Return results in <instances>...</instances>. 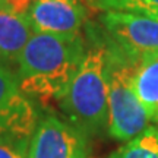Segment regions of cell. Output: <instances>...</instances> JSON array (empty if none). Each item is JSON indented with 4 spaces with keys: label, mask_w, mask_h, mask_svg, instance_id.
Listing matches in <instances>:
<instances>
[{
    "label": "cell",
    "mask_w": 158,
    "mask_h": 158,
    "mask_svg": "<svg viewBox=\"0 0 158 158\" xmlns=\"http://www.w3.org/2000/svg\"><path fill=\"white\" fill-rule=\"evenodd\" d=\"M3 3H5V0H0V6L3 5Z\"/></svg>",
    "instance_id": "4fadbf2b"
},
{
    "label": "cell",
    "mask_w": 158,
    "mask_h": 158,
    "mask_svg": "<svg viewBox=\"0 0 158 158\" xmlns=\"http://www.w3.org/2000/svg\"><path fill=\"white\" fill-rule=\"evenodd\" d=\"M78 35L34 32L18 57L21 91L43 100H62L85 56Z\"/></svg>",
    "instance_id": "6da1fadb"
},
{
    "label": "cell",
    "mask_w": 158,
    "mask_h": 158,
    "mask_svg": "<svg viewBox=\"0 0 158 158\" xmlns=\"http://www.w3.org/2000/svg\"><path fill=\"white\" fill-rule=\"evenodd\" d=\"M32 34L34 28L27 12L18 10L5 0L0 6V64L18 62Z\"/></svg>",
    "instance_id": "ba28073f"
},
{
    "label": "cell",
    "mask_w": 158,
    "mask_h": 158,
    "mask_svg": "<svg viewBox=\"0 0 158 158\" xmlns=\"http://www.w3.org/2000/svg\"><path fill=\"white\" fill-rule=\"evenodd\" d=\"M60 107L84 133H98L108 126L106 45L95 44L85 51L68 92L60 100Z\"/></svg>",
    "instance_id": "7a4b0ae2"
},
{
    "label": "cell",
    "mask_w": 158,
    "mask_h": 158,
    "mask_svg": "<svg viewBox=\"0 0 158 158\" xmlns=\"http://www.w3.org/2000/svg\"><path fill=\"white\" fill-rule=\"evenodd\" d=\"M28 158H88L86 133L56 116H45L31 135Z\"/></svg>",
    "instance_id": "277c9868"
},
{
    "label": "cell",
    "mask_w": 158,
    "mask_h": 158,
    "mask_svg": "<svg viewBox=\"0 0 158 158\" xmlns=\"http://www.w3.org/2000/svg\"><path fill=\"white\" fill-rule=\"evenodd\" d=\"M35 126V110L21 91L18 73L0 64V135L29 136Z\"/></svg>",
    "instance_id": "8992f818"
},
{
    "label": "cell",
    "mask_w": 158,
    "mask_h": 158,
    "mask_svg": "<svg viewBox=\"0 0 158 158\" xmlns=\"http://www.w3.org/2000/svg\"><path fill=\"white\" fill-rule=\"evenodd\" d=\"M133 88L149 120L158 123V53L139 57Z\"/></svg>",
    "instance_id": "9c48e42d"
},
{
    "label": "cell",
    "mask_w": 158,
    "mask_h": 158,
    "mask_svg": "<svg viewBox=\"0 0 158 158\" xmlns=\"http://www.w3.org/2000/svg\"><path fill=\"white\" fill-rule=\"evenodd\" d=\"M139 57H133L116 44L107 47L108 133L117 141H130L148 127L145 108L138 100L133 78Z\"/></svg>",
    "instance_id": "3957f363"
},
{
    "label": "cell",
    "mask_w": 158,
    "mask_h": 158,
    "mask_svg": "<svg viewBox=\"0 0 158 158\" xmlns=\"http://www.w3.org/2000/svg\"><path fill=\"white\" fill-rule=\"evenodd\" d=\"M110 10L130 12L158 19V0H98Z\"/></svg>",
    "instance_id": "8fae6325"
},
{
    "label": "cell",
    "mask_w": 158,
    "mask_h": 158,
    "mask_svg": "<svg viewBox=\"0 0 158 158\" xmlns=\"http://www.w3.org/2000/svg\"><path fill=\"white\" fill-rule=\"evenodd\" d=\"M27 15L34 32L78 35L86 10L79 0H32Z\"/></svg>",
    "instance_id": "52a82bcc"
},
{
    "label": "cell",
    "mask_w": 158,
    "mask_h": 158,
    "mask_svg": "<svg viewBox=\"0 0 158 158\" xmlns=\"http://www.w3.org/2000/svg\"><path fill=\"white\" fill-rule=\"evenodd\" d=\"M102 23L113 44L133 57L158 53V19L145 15L108 9Z\"/></svg>",
    "instance_id": "5b68a950"
},
{
    "label": "cell",
    "mask_w": 158,
    "mask_h": 158,
    "mask_svg": "<svg viewBox=\"0 0 158 158\" xmlns=\"http://www.w3.org/2000/svg\"><path fill=\"white\" fill-rule=\"evenodd\" d=\"M29 136L0 135V158H28Z\"/></svg>",
    "instance_id": "7c38bea8"
},
{
    "label": "cell",
    "mask_w": 158,
    "mask_h": 158,
    "mask_svg": "<svg viewBox=\"0 0 158 158\" xmlns=\"http://www.w3.org/2000/svg\"><path fill=\"white\" fill-rule=\"evenodd\" d=\"M108 158H158V127H147Z\"/></svg>",
    "instance_id": "30bf717a"
}]
</instances>
